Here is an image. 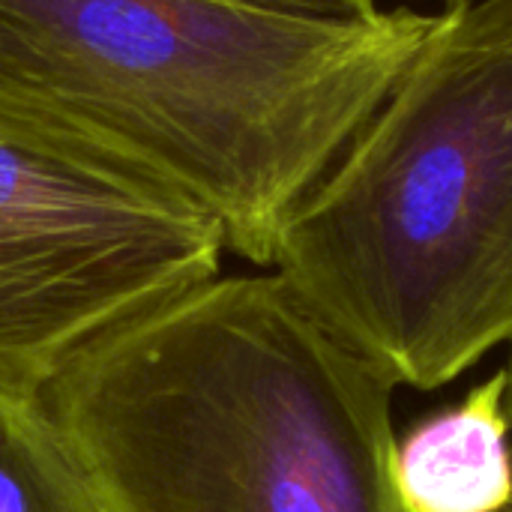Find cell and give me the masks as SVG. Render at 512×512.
Wrapping results in <instances>:
<instances>
[{"label": "cell", "mask_w": 512, "mask_h": 512, "mask_svg": "<svg viewBox=\"0 0 512 512\" xmlns=\"http://www.w3.org/2000/svg\"><path fill=\"white\" fill-rule=\"evenodd\" d=\"M504 372H507V417H510V432H512V354Z\"/></svg>", "instance_id": "cell-8"}, {"label": "cell", "mask_w": 512, "mask_h": 512, "mask_svg": "<svg viewBox=\"0 0 512 512\" xmlns=\"http://www.w3.org/2000/svg\"><path fill=\"white\" fill-rule=\"evenodd\" d=\"M438 15L321 18L243 0H0V96L135 156L273 267L282 228Z\"/></svg>", "instance_id": "cell-1"}, {"label": "cell", "mask_w": 512, "mask_h": 512, "mask_svg": "<svg viewBox=\"0 0 512 512\" xmlns=\"http://www.w3.org/2000/svg\"><path fill=\"white\" fill-rule=\"evenodd\" d=\"M0 512H99L42 396L0 387Z\"/></svg>", "instance_id": "cell-6"}, {"label": "cell", "mask_w": 512, "mask_h": 512, "mask_svg": "<svg viewBox=\"0 0 512 512\" xmlns=\"http://www.w3.org/2000/svg\"><path fill=\"white\" fill-rule=\"evenodd\" d=\"M276 273L396 387L512 342V0H453L282 228Z\"/></svg>", "instance_id": "cell-3"}, {"label": "cell", "mask_w": 512, "mask_h": 512, "mask_svg": "<svg viewBox=\"0 0 512 512\" xmlns=\"http://www.w3.org/2000/svg\"><path fill=\"white\" fill-rule=\"evenodd\" d=\"M243 3H258V6L303 12V15H321V18H366L372 12H378V0H243Z\"/></svg>", "instance_id": "cell-7"}, {"label": "cell", "mask_w": 512, "mask_h": 512, "mask_svg": "<svg viewBox=\"0 0 512 512\" xmlns=\"http://www.w3.org/2000/svg\"><path fill=\"white\" fill-rule=\"evenodd\" d=\"M222 225L180 186L0 96V387L36 393L93 339L219 276Z\"/></svg>", "instance_id": "cell-4"}, {"label": "cell", "mask_w": 512, "mask_h": 512, "mask_svg": "<svg viewBox=\"0 0 512 512\" xmlns=\"http://www.w3.org/2000/svg\"><path fill=\"white\" fill-rule=\"evenodd\" d=\"M396 381L279 273L213 276L42 390L99 512H411Z\"/></svg>", "instance_id": "cell-2"}, {"label": "cell", "mask_w": 512, "mask_h": 512, "mask_svg": "<svg viewBox=\"0 0 512 512\" xmlns=\"http://www.w3.org/2000/svg\"><path fill=\"white\" fill-rule=\"evenodd\" d=\"M507 372L399 444V486L411 512H504L512 507Z\"/></svg>", "instance_id": "cell-5"}, {"label": "cell", "mask_w": 512, "mask_h": 512, "mask_svg": "<svg viewBox=\"0 0 512 512\" xmlns=\"http://www.w3.org/2000/svg\"><path fill=\"white\" fill-rule=\"evenodd\" d=\"M504 512H512V507H510V510H504Z\"/></svg>", "instance_id": "cell-9"}]
</instances>
